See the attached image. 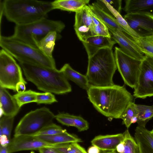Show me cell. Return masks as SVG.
Masks as SVG:
<instances>
[{
    "mask_svg": "<svg viewBox=\"0 0 153 153\" xmlns=\"http://www.w3.org/2000/svg\"><path fill=\"white\" fill-rule=\"evenodd\" d=\"M87 92L90 101L96 109L112 118L120 119L128 103L133 99V96L125 85H91Z\"/></svg>",
    "mask_w": 153,
    "mask_h": 153,
    "instance_id": "6da1fadb",
    "label": "cell"
},
{
    "mask_svg": "<svg viewBox=\"0 0 153 153\" xmlns=\"http://www.w3.org/2000/svg\"><path fill=\"white\" fill-rule=\"evenodd\" d=\"M3 14L16 25L31 23L48 18L53 10L51 2L37 0H4L1 1Z\"/></svg>",
    "mask_w": 153,
    "mask_h": 153,
    "instance_id": "7a4b0ae2",
    "label": "cell"
},
{
    "mask_svg": "<svg viewBox=\"0 0 153 153\" xmlns=\"http://www.w3.org/2000/svg\"><path fill=\"white\" fill-rule=\"evenodd\" d=\"M19 64L26 79L39 90L58 95L71 91V85L60 70L24 63Z\"/></svg>",
    "mask_w": 153,
    "mask_h": 153,
    "instance_id": "3957f363",
    "label": "cell"
},
{
    "mask_svg": "<svg viewBox=\"0 0 153 153\" xmlns=\"http://www.w3.org/2000/svg\"><path fill=\"white\" fill-rule=\"evenodd\" d=\"M117 69L112 48H102L88 57L86 76L91 85H112L114 84L113 78Z\"/></svg>",
    "mask_w": 153,
    "mask_h": 153,
    "instance_id": "277c9868",
    "label": "cell"
},
{
    "mask_svg": "<svg viewBox=\"0 0 153 153\" xmlns=\"http://www.w3.org/2000/svg\"><path fill=\"white\" fill-rule=\"evenodd\" d=\"M0 46L19 62L56 68L53 57L47 56L37 46L13 36H6L0 35Z\"/></svg>",
    "mask_w": 153,
    "mask_h": 153,
    "instance_id": "5b68a950",
    "label": "cell"
},
{
    "mask_svg": "<svg viewBox=\"0 0 153 153\" xmlns=\"http://www.w3.org/2000/svg\"><path fill=\"white\" fill-rule=\"evenodd\" d=\"M65 27L61 21L45 18L26 25H16L12 36L36 46L38 42L49 33L55 31L60 33Z\"/></svg>",
    "mask_w": 153,
    "mask_h": 153,
    "instance_id": "8992f818",
    "label": "cell"
},
{
    "mask_svg": "<svg viewBox=\"0 0 153 153\" xmlns=\"http://www.w3.org/2000/svg\"><path fill=\"white\" fill-rule=\"evenodd\" d=\"M55 115L46 107L31 111L20 120L15 128L14 136L23 135H33L53 123Z\"/></svg>",
    "mask_w": 153,
    "mask_h": 153,
    "instance_id": "52a82bcc",
    "label": "cell"
},
{
    "mask_svg": "<svg viewBox=\"0 0 153 153\" xmlns=\"http://www.w3.org/2000/svg\"><path fill=\"white\" fill-rule=\"evenodd\" d=\"M21 67L14 58L3 49L0 51V87L16 91L20 82H27L22 76Z\"/></svg>",
    "mask_w": 153,
    "mask_h": 153,
    "instance_id": "ba28073f",
    "label": "cell"
},
{
    "mask_svg": "<svg viewBox=\"0 0 153 153\" xmlns=\"http://www.w3.org/2000/svg\"><path fill=\"white\" fill-rule=\"evenodd\" d=\"M114 54L117 69L125 84L134 88L137 84L142 61L128 55L117 47L115 48Z\"/></svg>",
    "mask_w": 153,
    "mask_h": 153,
    "instance_id": "9c48e42d",
    "label": "cell"
},
{
    "mask_svg": "<svg viewBox=\"0 0 153 153\" xmlns=\"http://www.w3.org/2000/svg\"><path fill=\"white\" fill-rule=\"evenodd\" d=\"M134 89L133 96L136 98L153 96V57L145 55Z\"/></svg>",
    "mask_w": 153,
    "mask_h": 153,
    "instance_id": "30bf717a",
    "label": "cell"
},
{
    "mask_svg": "<svg viewBox=\"0 0 153 153\" xmlns=\"http://www.w3.org/2000/svg\"><path fill=\"white\" fill-rule=\"evenodd\" d=\"M124 18L140 38L153 34V14L149 13H126Z\"/></svg>",
    "mask_w": 153,
    "mask_h": 153,
    "instance_id": "8fae6325",
    "label": "cell"
},
{
    "mask_svg": "<svg viewBox=\"0 0 153 153\" xmlns=\"http://www.w3.org/2000/svg\"><path fill=\"white\" fill-rule=\"evenodd\" d=\"M56 145L48 143L36 136L23 135L14 136L11 139L7 148L8 153H13L25 150H38L43 147H54Z\"/></svg>",
    "mask_w": 153,
    "mask_h": 153,
    "instance_id": "7c38bea8",
    "label": "cell"
},
{
    "mask_svg": "<svg viewBox=\"0 0 153 153\" xmlns=\"http://www.w3.org/2000/svg\"><path fill=\"white\" fill-rule=\"evenodd\" d=\"M88 5L75 13L74 29L79 40L85 42L89 37L94 36V24Z\"/></svg>",
    "mask_w": 153,
    "mask_h": 153,
    "instance_id": "4fadbf2b",
    "label": "cell"
},
{
    "mask_svg": "<svg viewBox=\"0 0 153 153\" xmlns=\"http://www.w3.org/2000/svg\"><path fill=\"white\" fill-rule=\"evenodd\" d=\"M111 37L119 45L125 53L136 59L142 61L145 55L129 35L121 31L108 28Z\"/></svg>",
    "mask_w": 153,
    "mask_h": 153,
    "instance_id": "5bb4252c",
    "label": "cell"
},
{
    "mask_svg": "<svg viewBox=\"0 0 153 153\" xmlns=\"http://www.w3.org/2000/svg\"><path fill=\"white\" fill-rule=\"evenodd\" d=\"M82 43L88 57L100 49L106 48H112L117 43L111 37L99 36H90Z\"/></svg>",
    "mask_w": 153,
    "mask_h": 153,
    "instance_id": "9a60e30c",
    "label": "cell"
},
{
    "mask_svg": "<svg viewBox=\"0 0 153 153\" xmlns=\"http://www.w3.org/2000/svg\"><path fill=\"white\" fill-rule=\"evenodd\" d=\"M124 139L123 133L99 135L95 137L91 143L102 151H114L116 150L117 145Z\"/></svg>",
    "mask_w": 153,
    "mask_h": 153,
    "instance_id": "2e32d148",
    "label": "cell"
},
{
    "mask_svg": "<svg viewBox=\"0 0 153 153\" xmlns=\"http://www.w3.org/2000/svg\"><path fill=\"white\" fill-rule=\"evenodd\" d=\"M0 106L1 112L0 117L3 115L14 117L20 108L13 96L6 88L1 87H0Z\"/></svg>",
    "mask_w": 153,
    "mask_h": 153,
    "instance_id": "e0dca14e",
    "label": "cell"
},
{
    "mask_svg": "<svg viewBox=\"0 0 153 153\" xmlns=\"http://www.w3.org/2000/svg\"><path fill=\"white\" fill-rule=\"evenodd\" d=\"M134 139L140 153H153V137L145 126L138 125L135 129Z\"/></svg>",
    "mask_w": 153,
    "mask_h": 153,
    "instance_id": "ac0fdd59",
    "label": "cell"
},
{
    "mask_svg": "<svg viewBox=\"0 0 153 153\" xmlns=\"http://www.w3.org/2000/svg\"><path fill=\"white\" fill-rule=\"evenodd\" d=\"M55 119L63 125L76 127L79 132L86 131L89 128L88 122L80 116L60 113L55 115Z\"/></svg>",
    "mask_w": 153,
    "mask_h": 153,
    "instance_id": "d6986e66",
    "label": "cell"
},
{
    "mask_svg": "<svg viewBox=\"0 0 153 153\" xmlns=\"http://www.w3.org/2000/svg\"><path fill=\"white\" fill-rule=\"evenodd\" d=\"M123 10L126 13H149L153 14V0H126Z\"/></svg>",
    "mask_w": 153,
    "mask_h": 153,
    "instance_id": "ffe728a7",
    "label": "cell"
},
{
    "mask_svg": "<svg viewBox=\"0 0 153 153\" xmlns=\"http://www.w3.org/2000/svg\"><path fill=\"white\" fill-rule=\"evenodd\" d=\"M60 70L68 80L74 82L83 89L87 91L91 86L86 75L76 71L69 64H64Z\"/></svg>",
    "mask_w": 153,
    "mask_h": 153,
    "instance_id": "44dd1931",
    "label": "cell"
},
{
    "mask_svg": "<svg viewBox=\"0 0 153 153\" xmlns=\"http://www.w3.org/2000/svg\"><path fill=\"white\" fill-rule=\"evenodd\" d=\"M88 5L92 12L107 27L121 31L129 35L119 24L114 17L103 11L98 6L96 2L93 3L91 5Z\"/></svg>",
    "mask_w": 153,
    "mask_h": 153,
    "instance_id": "7402d4cb",
    "label": "cell"
},
{
    "mask_svg": "<svg viewBox=\"0 0 153 153\" xmlns=\"http://www.w3.org/2000/svg\"><path fill=\"white\" fill-rule=\"evenodd\" d=\"M89 0H56L51 2L53 10L59 9L75 13L87 5Z\"/></svg>",
    "mask_w": 153,
    "mask_h": 153,
    "instance_id": "603a6c76",
    "label": "cell"
},
{
    "mask_svg": "<svg viewBox=\"0 0 153 153\" xmlns=\"http://www.w3.org/2000/svg\"><path fill=\"white\" fill-rule=\"evenodd\" d=\"M36 137L45 142L53 145L82 142L80 138L75 135L68 133L67 131L53 135Z\"/></svg>",
    "mask_w": 153,
    "mask_h": 153,
    "instance_id": "cb8c5ba5",
    "label": "cell"
},
{
    "mask_svg": "<svg viewBox=\"0 0 153 153\" xmlns=\"http://www.w3.org/2000/svg\"><path fill=\"white\" fill-rule=\"evenodd\" d=\"M61 36L60 33L56 31L51 32L38 42L36 46L47 56L53 57V52L55 42Z\"/></svg>",
    "mask_w": 153,
    "mask_h": 153,
    "instance_id": "d4e9b609",
    "label": "cell"
},
{
    "mask_svg": "<svg viewBox=\"0 0 153 153\" xmlns=\"http://www.w3.org/2000/svg\"><path fill=\"white\" fill-rule=\"evenodd\" d=\"M137 122L138 125L145 126L146 123L153 117V106L135 104Z\"/></svg>",
    "mask_w": 153,
    "mask_h": 153,
    "instance_id": "484cf974",
    "label": "cell"
},
{
    "mask_svg": "<svg viewBox=\"0 0 153 153\" xmlns=\"http://www.w3.org/2000/svg\"><path fill=\"white\" fill-rule=\"evenodd\" d=\"M104 1L107 7L116 19L119 24L133 38L134 41L140 38L139 36L129 26L120 13L111 6L105 0Z\"/></svg>",
    "mask_w": 153,
    "mask_h": 153,
    "instance_id": "4316f807",
    "label": "cell"
},
{
    "mask_svg": "<svg viewBox=\"0 0 153 153\" xmlns=\"http://www.w3.org/2000/svg\"><path fill=\"white\" fill-rule=\"evenodd\" d=\"M36 92L30 90L23 91H19L13 96L21 108L26 104L36 102Z\"/></svg>",
    "mask_w": 153,
    "mask_h": 153,
    "instance_id": "83f0119b",
    "label": "cell"
},
{
    "mask_svg": "<svg viewBox=\"0 0 153 153\" xmlns=\"http://www.w3.org/2000/svg\"><path fill=\"white\" fill-rule=\"evenodd\" d=\"M134 41L145 55L153 57V34Z\"/></svg>",
    "mask_w": 153,
    "mask_h": 153,
    "instance_id": "f1b7e54d",
    "label": "cell"
},
{
    "mask_svg": "<svg viewBox=\"0 0 153 153\" xmlns=\"http://www.w3.org/2000/svg\"><path fill=\"white\" fill-rule=\"evenodd\" d=\"M135 104L133 101L130 102L120 118L123 120V124H124L128 129L132 124V119L137 115Z\"/></svg>",
    "mask_w": 153,
    "mask_h": 153,
    "instance_id": "f546056e",
    "label": "cell"
},
{
    "mask_svg": "<svg viewBox=\"0 0 153 153\" xmlns=\"http://www.w3.org/2000/svg\"><path fill=\"white\" fill-rule=\"evenodd\" d=\"M14 117L3 115L0 119V136L4 135L10 138Z\"/></svg>",
    "mask_w": 153,
    "mask_h": 153,
    "instance_id": "4dcf8cb0",
    "label": "cell"
},
{
    "mask_svg": "<svg viewBox=\"0 0 153 153\" xmlns=\"http://www.w3.org/2000/svg\"><path fill=\"white\" fill-rule=\"evenodd\" d=\"M125 149L123 153H140L138 146L128 129L123 133ZM117 153H118L117 152Z\"/></svg>",
    "mask_w": 153,
    "mask_h": 153,
    "instance_id": "1f68e13d",
    "label": "cell"
},
{
    "mask_svg": "<svg viewBox=\"0 0 153 153\" xmlns=\"http://www.w3.org/2000/svg\"><path fill=\"white\" fill-rule=\"evenodd\" d=\"M67 131L60 126L52 123L42 128L33 136L51 135L65 132Z\"/></svg>",
    "mask_w": 153,
    "mask_h": 153,
    "instance_id": "d6a6232c",
    "label": "cell"
},
{
    "mask_svg": "<svg viewBox=\"0 0 153 153\" xmlns=\"http://www.w3.org/2000/svg\"><path fill=\"white\" fill-rule=\"evenodd\" d=\"M58 101L55 96L50 92H36V102L38 104H51Z\"/></svg>",
    "mask_w": 153,
    "mask_h": 153,
    "instance_id": "836d02e7",
    "label": "cell"
},
{
    "mask_svg": "<svg viewBox=\"0 0 153 153\" xmlns=\"http://www.w3.org/2000/svg\"><path fill=\"white\" fill-rule=\"evenodd\" d=\"M94 36H99L111 37L110 33L105 25L102 24L94 26Z\"/></svg>",
    "mask_w": 153,
    "mask_h": 153,
    "instance_id": "e575fe53",
    "label": "cell"
},
{
    "mask_svg": "<svg viewBox=\"0 0 153 153\" xmlns=\"http://www.w3.org/2000/svg\"><path fill=\"white\" fill-rule=\"evenodd\" d=\"M67 153H87L85 150L80 146L78 143H69Z\"/></svg>",
    "mask_w": 153,
    "mask_h": 153,
    "instance_id": "d590c367",
    "label": "cell"
},
{
    "mask_svg": "<svg viewBox=\"0 0 153 153\" xmlns=\"http://www.w3.org/2000/svg\"><path fill=\"white\" fill-rule=\"evenodd\" d=\"M114 9L120 13L121 10L122 0H106Z\"/></svg>",
    "mask_w": 153,
    "mask_h": 153,
    "instance_id": "8d00e7d4",
    "label": "cell"
},
{
    "mask_svg": "<svg viewBox=\"0 0 153 153\" xmlns=\"http://www.w3.org/2000/svg\"><path fill=\"white\" fill-rule=\"evenodd\" d=\"M39 153H60L53 148L51 147H45L39 149Z\"/></svg>",
    "mask_w": 153,
    "mask_h": 153,
    "instance_id": "74e56055",
    "label": "cell"
},
{
    "mask_svg": "<svg viewBox=\"0 0 153 153\" xmlns=\"http://www.w3.org/2000/svg\"><path fill=\"white\" fill-rule=\"evenodd\" d=\"M0 146L3 147H7L11 139L4 135L0 136Z\"/></svg>",
    "mask_w": 153,
    "mask_h": 153,
    "instance_id": "f35d334b",
    "label": "cell"
},
{
    "mask_svg": "<svg viewBox=\"0 0 153 153\" xmlns=\"http://www.w3.org/2000/svg\"><path fill=\"white\" fill-rule=\"evenodd\" d=\"M125 149V143L123 140L117 145L116 147V151L118 153H123Z\"/></svg>",
    "mask_w": 153,
    "mask_h": 153,
    "instance_id": "ab89813d",
    "label": "cell"
},
{
    "mask_svg": "<svg viewBox=\"0 0 153 153\" xmlns=\"http://www.w3.org/2000/svg\"><path fill=\"white\" fill-rule=\"evenodd\" d=\"M26 84L23 82H20L16 86V91L18 92L20 91H25Z\"/></svg>",
    "mask_w": 153,
    "mask_h": 153,
    "instance_id": "60d3db41",
    "label": "cell"
},
{
    "mask_svg": "<svg viewBox=\"0 0 153 153\" xmlns=\"http://www.w3.org/2000/svg\"><path fill=\"white\" fill-rule=\"evenodd\" d=\"M87 153H100V150L96 146L92 145L88 148Z\"/></svg>",
    "mask_w": 153,
    "mask_h": 153,
    "instance_id": "b9f144b4",
    "label": "cell"
},
{
    "mask_svg": "<svg viewBox=\"0 0 153 153\" xmlns=\"http://www.w3.org/2000/svg\"><path fill=\"white\" fill-rule=\"evenodd\" d=\"M0 153H8L7 147H3L0 146Z\"/></svg>",
    "mask_w": 153,
    "mask_h": 153,
    "instance_id": "7bdbcfd3",
    "label": "cell"
},
{
    "mask_svg": "<svg viewBox=\"0 0 153 153\" xmlns=\"http://www.w3.org/2000/svg\"><path fill=\"white\" fill-rule=\"evenodd\" d=\"M100 153H117V152L115 150L114 151H102V152H100Z\"/></svg>",
    "mask_w": 153,
    "mask_h": 153,
    "instance_id": "ee69618b",
    "label": "cell"
},
{
    "mask_svg": "<svg viewBox=\"0 0 153 153\" xmlns=\"http://www.w3.org/2000/svg\"><path fill=\"white\" fill-rule=\"evenodd\" d=\"M150 132L151 135L153 137V128L152 129L151 131H150Z\"/></svg>",
    "mask_w": 153,
    "mask_h": 153,
    "instance_id": "f6af8a7d",
    "label": "cell"
},
{
    "mask_svg": "<svg viewBox=\"0 0 153 153\" xmlns=\"http://www.w3.org/2000/svg\"></svg>",
    "mask_w": 153,
    "mask_h": 153,
    "instance_id": "bcb514c9",
    "label": "cell"
}]
</instances>
